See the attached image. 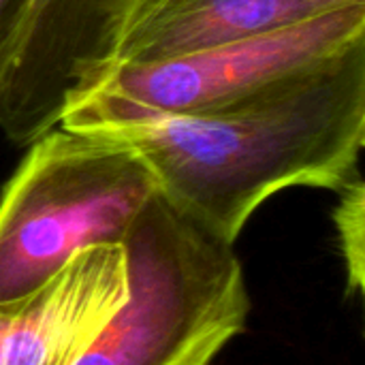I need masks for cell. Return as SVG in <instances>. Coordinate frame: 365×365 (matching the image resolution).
<instances>
[{
  "label": "cell",
  "instance_id": "3",
  "mask_svg": "<svg viewBox=\"0 0 365 365\" xmlns=\"http://www.w3.org/2000/svg\"><path fill=\"white\" fill-rule=\"evenodd\" d=\"M158 192L145 163L109 137L56 126L30 143L0 195V302L96 246H122Z\"/></svg>",
  "mask_w": 365,
  "mask_h": 365
},
{
  "label": "cell",
  "instance_id": "1",
  "mask_svg": "<svg viewBox=\"0 0 365 365\" xmlns=\"http://www.w3.org/2000/svg\"><path fill=\"white\" fill-rule=\"evenodd\" d=\"M130 148L158 195L225 244H235L274 195L340 190L365 141V41L312 71L240 101L86 130Z\"/></svg>",
  "mask_w": 365,
  "mask_h": 365
},
{
  "label": "cell",
  "instance_id": "6",
  "mask_svg": "<svg viewBox=\"0 0 365 365\" xmlns=\"http://www.w3.org/2000/svg\"><path fill=\"white\" fill-rule=\"evenodd\" d=\"M126 291L122 246L83 250L36 289L0 302V365H71L120 310Z\"/></svg>",
  "mask_w": 365,
  "mask_h": 365
},
{
  "label": "cell",
  "instance_id": "9",
  "mask_svg": "<svg viewBox=\"0 0 365 365\" xmlns=\"http://www.w3.org/2000/svg\"><path fill=\"white\" fill-rule=\"evenodd\" d=\"M30 0H0V75Z\"/></svg>",
  "mask_w": 365,
  "mask_h": 365
},
{
  "label": "cell",
  "instance_id": "4",
  "mask_svg": "<svg viewBox=\"0 0 365 365\" xmlns=\"http://www.w3.org/2000/svg\"><path fill=\"white\" fill-rule=\"evenodd\" d=\"M365 41V2L197 53L115 64L62 113L60 126L105 130L214 109L323 66Z\"/></svg>",
  "mask_w": 365,
  "mask_h": 365
},
{
  "label": "cell",
  "instance_id": "7",
  "mask_svg": "<svg viewBox=\"0 0 365 365\" xmlns=\"http://www.w3.org/2000/svg\"><path fill=\"white\" fill-rule=\"evenodd\" d=\"M361 2L365 0H156L126 30L115 64L197 53Z\"/></svg>",
  "mask_w": 365,
  "mask_h": 365
},
{
  "label": "cell",
  "instance_id": "8",
  "mask_svg": "<svg viewBox=\"0 0 365 365\" xmlns=\"http://www.w3.org/2000/svg\"><path fill=\"white\" fill-rule=\"evenodd\" d=\"M338 195L334 222L346 267V289L349 293H359L364 289L365 265V184L361 175L357 173L346 182Z\"/></svg>",
  "mask_w": 365,
  "mask_h": 365
},
{
  "label": "cell",
  "instance_id": "5",
  "mask_svg": "<svg viewBox=\"0 0 365 365\" xmlns=\"http://www.w3.org/2000/svg\"><path fill=\"white\" fill-rule=\"evenodd\" d=\"M156 0H30L0 75V133L30 145L113 68L126 30Z\"/></svg>",
  "mask_w": 365,
  "mask_h": 365
},
{
  "label": "cell",
  "instance_id": "2",
  "mask_svg": "<svg viewBox=\"0 0 365 365\" xmlns=\"http://www.w3.org/2000/svg\"><path fill=\"white\" fill-rule=\"evenodd\" d=\"M122 250L126 299L71 365H212L250 312L233 246L156 192Z\"/></svg>",
  "mask_w": 365,
  "mask_h": 365
}]
</instances>
